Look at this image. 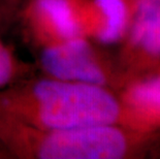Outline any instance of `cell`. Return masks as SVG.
Masks as SVG:
<instances>
[{
	"mask_svg": "<svg viewBox=\"0 0 160 159\" xmlns=\"http://www.w3.org/2000/svg\"><path fill=\"white\" fill-rule=\"evenodd\" d=\"M0 118L52 130L98 125L138 129L120 97L110 88L47 76L0 90Z\"/></svg>",
	"mask_w": 160,
	"mask_h": 159,
	"instance_id": "6da1fadb",
	"label": "cell"
},
{
	"mask_svg": "<svg viewBox=\"0 0 160 159\" xmlns=\"http://www.w3.org/2000/svg\"><path fill=\"white\" fill-rule=\"evenodd\" d=\"M154 132L122 125L42 129L0 118V159H121L133 157Z\"/></svg>",
	"mask_w": 160,
	"mask_h": 159,
	"instance_id": "7a4b0ae2",
	"label": "cell"
},
{
	"mask_svg": "<svg viewBox=\"0 0 160 159\" xmlns=\"http://www.w3.org/2000/svg\"><path fill=\"white\" fill-rule=\"evenodd\" d=\"M39 64L47 77L72 83L118 88L123 83L120 67L92 46L88 37L39 47Z\"/></svg>",
	"mask_w": 160,
	"mask_h": 159,
	"instance_id": "3957f363",
	"label": "cell"
},
{
	"mask_svg": "<svg viewBox=\"0 0 160 159\" xmlns=\"http://www.w3.org/2000/svg\"><path fill=\"white\" fill-rule=\"evenodd\" d=\"M22 12L38 47L89 37L91 0H27Z\"/></svg>",
	"mask_w": 160,
	"mask_h": 159,
	"instance_id": "277c9868",
	"label": "cell"
},
{
	"mask_svg": "<svg viewBox=\"0 0 160 159\" xmlns=\"http://www.w3.org/2000/svg\"><path fill=\"white\" fill-rule=\"evenodd\" d=\"M123 40L119 67L124 79L160 63V3L132 0L130 24Z\"/></svg>",
	"mask_w": 160,
	"mask_h": 159,
	"instance_id": "5b68a950",
	"label": "cell"
},
{
	"mask_svg": "<svg viewBox=\"0 0 160 159\" xmlns=\"http://www.w3.org/2000/svg\"><path fill=\"white\" fill-rule=\"evenodd\" d=\"M120 99L135 127L142 131L160 129V63L125 77Z\"/></svg>",
	"mask_w": 160,
	"mask_h": 159,
	"instance_id": "8992f818",
	"label": "cell"
},
{
	"mask_svg": "<svg viewBox=\"0 0 160 159\" xmlns=\"http://www.w3.org/2000/svg\"><path fill=\"white\" fill-rule=\"evenodd\" d=\"M132 0H91L89 37L102 45L124 39L130 24Z\"/></svg>",
	"mask_w": 160,
	"mask_h": 159,
	"instance_id": "52a82bcc",
	"label": "cell"
},
{
	"mask_svg": "<svg viewBox=\"0 0 160 159\" xmlns=\"http://www.w3.org/2000/svg\"><path fill=\"white\" fill-rule=\"evenodd\" d=\"M24 72V64L0 39V90L16 83Z\"/></svg>",
	"mask_w": 160,
	"mask_h": 159,
	"instance_id": "ba28073f",
	"label": "cell"
},
{
	"mask_svg": "<svg viewBox=\"0 0 160 159\" xmlns=\"http://www.w3.org/2000/svg\"><path fill=\"white\" fill-rule=\"evenodd\" d=\"M22 4L24 5V0H0V19L8 20Z\"/></svg>",
	"mask_w": 160,
	"mask_h": 159,
	"instance_id": "9c48e42d",
	"label": "cell"
},
{
	"mask_svg": "<svg viewBox=\"0 0 160 159\" xmlns=\"http://www.w3.org/2000/svg\"><path fill=\"white\" fill-rule=\"evenodd\" d=\"M152 1H155V2H157V3H160V0H152Z\"/></svg>",
	"mask_w": 160,
	"mask_h": 159,
	"instance_id": "30bf717a",
	"label": "cell"
}]
</instances>
